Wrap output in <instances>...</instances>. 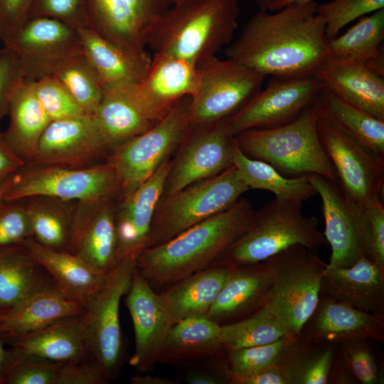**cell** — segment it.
<instances>
[{
	"label": "cell",
	"instance_id": "6da1fadb",
	"mask_svg": "<svg viewBox=\"0 0 384 384\" xmlns=\"http://www.w3.org/2000/svg\"><path fill=\"white\" fill-rule=\"evenodd\" d=\"M316 3L259 10L225 47L231 59L266 77H313L329 56L326 25Z\"/></svg>",
	"mask_w": 384,
	"mask_h": 384
},
{
	"label": "cell",
	"instance_id": "7a4b0ae2",
	"mask_svg": "<svg viewBox=\"0 0 384 384\" xmlns=\"http://www.w3.org/2000/svg\"><path fill=\"white\" fill-rule=\"evenodd\" d=\"M253 211L250 201L239 199L172 239L145 249L136 267L154 289L166 288L215 262L247 229Z\"/></svg>",
	"mask_w": 384,
	"mask_h": 384
},
{
	"label": "cell",
	"instance_id": "3957f363",
	"mask_svg": "<svg viewBox=\"0 0 384 384\" xmlns=\"http://www.w3.org/2000/svg\"><path fill=\"white\" fill-rule=\"evenodd\" d=\"M240 0H181L152 26L147 46L196 65L216 56L233 40Z\"/></svg>",
	"mask_w": 384,
	"mask_h": 384
},
{
	"label": "cell",
	"instance_id": "277c9868",
	"mask_svg": "<svg viewBox=\"0 0 384 384\" xmlns=\"http://www.w3.org/2000/svg\"><path fill=\"white\" fill-rule=\"evenodd\" d=\"M316 101L292 122L270 129H255L235 136L240 149L248 157L270 164L289 178L316 174L338 181L318 132Z\"/></svg>",
	"mask_w": 384,
	"mask_h": 384
},
{
	"label": "cell",
	"instance_id": "5b68a950",
	"mask_svg": "<svg viewBox=\"0 0 384 384\" xmlns=\"http://www.w3.org/2000/svg\"><path fill=\"white\" fill-rule=\"evenodd\" d=\"M327 244L315 216L304 215L302 205L274 199L254 210L247 229L217 260L249 265L294 245L315 252Z\"/></svg>",
	"mask_w": 384,
	"mask_h": 384
},
{
	"label": "cell",
	"instance_id": "8992f818",
	"mask_svg": "<svg viewBox=\"0 0 384 384\" xmlns=\"http://www.w3.org/2000/svg\"><path fill=\"white\" fill-rule=\"evenodd\" d=\"M265 261L271 284L263 306L292 335L299 336L319 302L321 279L327 263L301 245L287 247Z\"/></svg>",
	"mask_w": 384,
	"mask_h": 384
},
{
	"label": "cell",
	"instance_id": "52a82bcc",
	"mask_svg": "<svg viewBox=\"0 0 384 384\" xmlns=\"http://www.w3.org/2000/svg\"><path fill=\"white\" fill-rule=\"evenodd\" d=\"M248 190L233 165L161 200L152 220L149 247L162 244L228 209Z\"/></svg>",
	"mask_w": 384,
	"mask_h": 384
},
{
	"label": "cell",
	"instance_id": "ba28073f",
	"mask_svg": "<svg viewBox=\"0 0 384 384\" xmlns=\"http://www.w3.org/2000/svg\"><path fill=\"white\" fill-rule=\"evenodd\" d=\"M120 190L113 166H85L26 164L16 175L4 201L48 196L65 201H94L112 198Z\"/></svg>",
	"mask_w": 384,
	"mask_h": 384
},
{
	"label": "cell",
	"instance_id": "9c48e42d",
	"mask_svg": "<svg viewBox=\"0 0 384 384\" xmlns=\"http://www.w3.org/2000/svg\"><path fill=\"white\" fill-rule=\"evenodd\" d=\"M190 101L191 97L181 99L147 131L112 149L109 162L118 176L122 196L149 178L179 146L191 126Z\"/></svg>",
	"mask_w": 384,
	"mask_h": 384
},
{
	"label": "cell",
	"instance_id": "30bf717a",
	"mask_svg": "<svg viewBox=\"0 0 384 384\" xmlns=\"http://www.w3.org/2000/svg\"><path fill=\"white\" fill-rule=\"evenodd\" d=\"M197 67L198 84L189 107L191 126L230 117L260 90L265 78L231 59L217 55Z\"/></svg>",
	"mask_w": 384,
	"mask_h": 384
},
{
	"label": "cell",
	"instance_id": "8fae6325",
	"mask_svg": "<svg viewBox=\"0 0 384 384\" xmlns=\"http://www.w3.org/2000/svg\"><path fill=\"white\" fill-rule=\"evenodd\" d=\"M135 267L134 258L124 257L119 260L85 309L89 351L108 381L119 375L123 365L119 304L129 288Z\"/></svg>",
	"mask_w": 384,
	"mask_h": 384
},
{
	"label": "cell",
	"instance_id": "7c38bea8",
	"mask_svg": "<svg viewBox=\"0 0 384 384\" xmlns=\"http://www.w3.org/2000/svg\"><path fill=\"white\" fill-rule=\"evenodd\" d=\"M306 178L322 201L324 235L331 254L326 268L346 267L362 257L370 260L369 225L365 208L352 200L338 182L310 174Z\"/></svg>",
	"mask_w": 384,
	"mask_h": 384
},
{
	"label": "cell",
	"instance_id": "4fadbf2b",
	"mask_svg": "<svg viewBox=\"0 0 384 384\" xmlns=\"http://www.w3.org/2000/svg\"><path fill=\"white\" fill-rule=\"evenodd\" d=\"M318 132L343 191L364 208L383 202L384 159L320 114Z\"/></svg>",
	"mask_w": 384,
	"mask_h": 384
},
{
	"label": "cell",
	"instance_id": "5bb4252c",
	"mask_svg": "<svg viewBox=\"0 0 384 384\" xmlns=\"http://www.w3.org/2000/svg\"><path fill=\"white\" fill-rule=\"evenodd\" d=\"M235 136L227 119L190 126L176 159L171 161L161 200L233 166Z\"/></svg>",
	"mask_w": 384,
	"mask_h": 384
},
{
	"label": "cell",
	"instance_id": "9a60e30c",
	"mask_svg": "<svg viewBox=\"0 0 384 384\" xmlns=\"http://www.w3.org/2000/svg\"><path fill=\"white\" fill-rule=\"evenodd\" d=\"M17 57L25 78L53 75L70 60L83 54L77 28L57 19L32 17L4 45Z\"/></svg>",
	"mask_w": 384,
	"mask_h": 384
},
{
	"label": "cell",
	"instance_id": "2e32d148",
	"mask_svg": "<svg viewBox=\"0 0 384 384\" xmlns=\"http://www.w3.org/2000/svg\"><path fill=\"white\" fill-rule=\"evenodd\" d=\"M321 87L314 77L275 78L240 110L227 118L231 133L288 124L314 104Z\"/></svg>",
	"mask_w": 384,
	"mask_h": 384
},
{
	"label": "cell",
	"instance_id": "e0dca14e",
	"mask_svg": "<svg viewBox=\"0 0 384 384\" xmlns=\"http://www.w3.org/2000/svg\"><path fill=\"white\" fill-rule=\"evenodd\" d=\"M134 331V351L129 364L138 372L152 371L174 325L160 294L135 267L125 294Z\"/></svg>",
	"mask_w": 384,
	"mask_h": 384
},
{
	"label": "cell",
	"instance_id": "ac0fdd59",
	"mask_svg": "<svg viewBox=\"0 0 384 384\" xmlns=\"http://www.w3.org/2000/svg\"><path fill=\"white\" fill-rule=\"evenodd\" d=\"M110 149L94 117L85 114L50 121L29 164L85 166Z\"/></svg>",
	"mask_w": 384,
	"mask_h": 384
},
{
	"label": "cell",
	"instance_id": "d6986e66",
	"mask_svg": "<svg viewBox=\"0 0 384 384\" xmlns=\"http://www.w3.org/2000/svg\"><path fill=\"white\" fill-rule=\"evenodd\" d=\"M170 167L168 158L149 178L122 196L115 210L118 260L124 257L137 260L149 247L152 220Z\"/></svg>",
	"mask_w": 384,
	"mask_h": 384
},
{
	"label": "cell",
	"instance_id": "ffe728a7",
	"mask_svg": "<svg viewBox=\"0 0 384 384\" xmlns=\"http://www.w3.org/2000/svg\"><path fill=\"white\" fill-rule=\"evenodd\" d=\"M111 199L77 202L73 210L71 252L105 275L119 261Z\"/></svg>",
	"mask_w": 384,
	"mask_h": 384
},
{
	"label": "cell",
	"instance_id": "44dd1931",
	"mask_svg": "<svg viewBox=\"0 0 384 384\" xmlns=\"http://www.w3.org/2000/svg\"><path fill=\"white\" fill-rule=\"evenodd\" d=\"M339 345L353 340L384 342V314L370 313L319 295L317 305L299 336Z\"/></svg>",
	"mask_w": 384,
	"mask_h": 384
},
{
	"label": "cell",
	"instance_id": "7402d4cb",
	"mask_svg": "<svg viewBox=\"0 0 384 384\" xmlns=\"http://www.w3.org/2000/svg\"><path fill=\"white\" fill-rule=\"evenodd\" d=\"M198 84L196 65L175 56L154 53L149 68L137 86L143 107L156 121L181 99L191 97Z\"/></svg>",
	"mask_w": 384,
	"mask_h": 384
},
{
	"label": "cell",
	"instance_id": "603a6c76",
	"mask_svg": "<svg viewBox=\"0 0 384 384\" xmlns=\"http://www.w3.org/2000/svg\"><path fill=\"white\" fill-rule=\"evenodd\" d=\"M1 339L11 346V350L55 362L92 358L87 340L85 311L59 319L31 332Z\"/></svg>",
	"mask_w": 384,
	"mask_h": 384
},
{
	"label": "cell",
	"instance_id": "cb8c5ba5",
	"mask_svg": "<svg viewBox=\"0 0 384 384\" xmlns=\"http://www.w3.org/2000/svg\"><path fill=\"white\" fill-rule=\"evenodd\" d=\"M313 77L346 102L384 121V75L364 65L328 56Z\"/></svg>",
	"mask_w": 384,
	"mask_h": 384
},
{
	"label": "cell",
	"instance_id": "d4e9b609",
	"mask_svg": "<svg viewBox=\"0 0 384 384\" xmlns=\"http://www.w3.org/2000/svg\"><path fill=\"white\" fill-rule=\"evenodd\" d=\"M319 295L361 311L384 314V270L367 257L346 267H326Z\"/></svg>",
	"mask_w": 384,
	"mask_h": 384
},
{
	"label": "cell",
	"instance_id": "484cf974",
	"mask_svg": "<svg viewBox=\"0 0 384 384\" xmlns=\"http://www.w3.org/2000/svg\"><path fill=\"white\" fill-rule=\"evenodd\" d=\"M85 58L102 88L136 87L144 80L151 62L147 51L134 53L106 40L87 26L77 28Z\"/></svg>",
	"mask_w": 384,
	"mask_h": 384
},
{
	"label": "cell",
	"instance_id": "4316f807",
	"mask_svg": "<svg viewBox=\"0 0 384 384\" xmlns=\"http://www.w3.org/2000/svg\"><path fill=\"white\" fill-rule=\"evenodd\" d=\"M270 284V272L265 260L237 265L206 316L220 325L245 318L263 306Z\"/></svg>",
	"mask_w": 384,
	"mask_h": 384
},
{
	"label": "cell",
	"instance_id": "83f0119b",
	"mask_svg": "<svg viewBox=\"0 0 384 384\" xmlns=\"http://www.w3.org/2000/svg\"><path fill=\"white\" fill-rule=\"evenodd\" d=\"M236 265L216 260L160 293L174 324L187 317L206 316Z\"/></svg>",
	"mask_w": 384,
	"mask_h": 384
},
{
	"label": "cell",
	"instance_id": "f1b7e54d",
	"mask_svg": "<svg viewBox=\"0 0 384 384\" xmlns=\"http://www.w3.org/2000/svg\"><path fill=\"white\" fill-rule=\"evenodd\" d=\"M55 287L52 275L22 243L0 246V312Z\"/></svg>",
	"mask_w": 384,
	"mask_h": 384
},
{
	"label": "cell",
	"instance_id": "f546056e",
	"mask_svg": "<svg viewBox=\"0 0 384 384\" xmlns=\"http://www.w3.org/2000/svg\"><path fill=\"white\" fill-rule=\"evenodd\" d=\"M21 243L52 275L58 287L85 309L103 286L107 274L77 255L46 247L32 238Z\"/></svg>",
	"mask_w": 384,
	"mask_h": 384
},
{
	"label": "cell",
	"instance_id": "4dcf8cb0",
	"mask_svg": "<svg viewBox=\"0 0 384 384\" xmlns=\"http://www.w3.org/2000/svg\"><path fill=\"white\" fill-rule=\"evenodd\" d=\"M136 87L103 88V96L92 115L111 149L139 135L154 126L156 121L139 101Z\"/></svg>",
	"mask_w": 384,
	"mask_h": 384
},
{
	"label": "cell",
	"instance_id": "1f68e13d",
	"mask_svg": "<svg viewBox=\"0 0 384 384\" xmlns=\"http://www.w3.org/2000/svg\"><path fill=\"white\" fill-rule=\"evenodd\" d=\"M223 351L221 325L206 316H193L171 328L158 363L178 364L218 357Z\"/></svg>",
	"mask_w": 384,
	"mask_h": 384
},
{
	"label": "cell",
	"instance_id": "d6a6232c",
	"mask_svg": "<svg viewBox=\"0 0 384 384\" xmlns=\"http://www.w3.org/2000/svg\"><path fill=\"white\" fill-rule=\"evenodd\" d=\"M85 311L58 287L41 291L13 308L0 312V336L24 334L59 319Z\"/></svg>",
	"mask_w": 384,
	"mask_h": 384
},
{
	"label": "cell",
	"instance_id": "836d02e7",
	"mask_svg": "<svg viewBox=\"0 0 384 384\" xmlns=\"http://www.w3.org/2000/svg\"><path fill=\"white\" fill-rule=\"evenodd\" d=\"M9 124L0 138L26 164L35 157L39 140L50 122L37 98L33 80L26 78L12 97Z\"/></svg>",
	"mask_w": 384,
	"mask_h": 384
},
{
	"label": "cell",
	"instance_id": "e575fe53",
	"mask_svg": "<svg viewBox=\"0 0 384 384\" xmlns=\"http://www.w3.org/2000/svg\"><path fill=\"white\" fill-rule=\"evenodd\" d=\"M384 9L363 16L328 41L329 57L364 65L384 75Z\"/></svg>",
	"mask_w": 384,
	"mask_h": 384
},
{
	"label": "cell",
	"instance_id": "d590c367",
	"mask_svg": "<svg viewBox=\"0 0 384 384\" xmlns=\"http://www.w3.org/2000/svg\"><path fill=\"white\" fill-rule=\"evenodd\" d=\"M320 115L384 159V121L321 86L316 100Z\"/></svg>",
	"mask_w": 384,
	"mask_h": 384
},
{
	"label": "cell",
	"instance_id": "8d00e7d4",
	"mask_svg": "<svg viewBox=\"0 0 384 384\" xmlns=\"http://www.w3.org/2000/svg\"><path fill=\"white\" fill-rule=\"evenodd\" d=\"M233 165L239 177L249 189L266 190L275 199L289 203H302L316 195V191L306 176L286 177L270 164L246 156L235 139L233 149Z\"/></svg>",
	"mask_w": 384,
	"mask_h": 384
},
{
	"label": "cell",
	"instance_id": "74e56055",
	"mask_svg": "<svg viewBox=\"0 0 384 384\" xmlns=\"http://www.w3.org/2000/svg\"><path fill=\"white\" fill-rule=\"evenodd\" d=\"M32 238L40 244L71 252L73 210L65 201L48 196L24 199Z\"/></svg>",
	"mask_w": 384,
	"mask_h": 384
},
{
	"label": "cell",
	"instance_id": "f35d334b",
	"mask_svg": "<svg viewBox=\"0 0 384 384\" xmlns=\"http://www.w3.org/2000/svg\"><path fill=\"white\" fill-rule=\"evenodd\" d=\"M336 350V345L297 336L279 365L287 373L290 384H326Z\"/></svg>",
	"mask_w": 384,
	"mask_h": 384
},
{
	"label": "cell",
	"instance_id": "ab89813d",
	"mask_svg": "<svg viewBox=\"0 0 384 384\" xmlns=\"http://www.w3.org/2000/svg\"><path fill=\"white\" fill-rule=\"evenodd\" d=\"M371 341H373L353 340L337 345L329 383L383 384V370Z\"/></svg>",
	"mask_w": 384,
	"mask_h": 384
},
{
	"label": "cell",
	"instance_id": "60d3db41",
	"mask_svg": "<svg viewBox=\"0 0 384 384\" xmlns=\"http://www.w3.org/2000/svg\"><path fill=\"white\" fill-rule=\"evenodd\" d=\"M286 336L293 335L265 306L245 318L221 325V343L227 353L269 343Z\"/></svg>",
	"mask_w": 384,
	"mask_h": 384
},
{
	"label": "cell",
	"instance_id": "b9f144b4",
	"mask_svg": "<svg viewBox=\"0 0 384 384\" xmlns=\"http://www.w3.org/2000/svg\"><path fill=\"white\" fill-rule=\"evenodd\" d=\"M51 76L65 88L85 113L94 114L102 99L103 88L83 54L65 63Z\"/></svg>",
	"mask_w": 384,
	"mask_h": 384
},
{
	"label": "cell",
	"instance_id": "7bdbcfd3",
	"mask_svg": "<svg viewBox=\"0 0 384 384\" xmlns=\"http://www.w3.org/2000/svg\"><path fill=\"white\" fill-rule=\"evenodd\" d=\"M297 336H286L273 342L242 348L228 353L225 364L229 378H241L279 364Z\"/></svg>",
	"mask_w": 384,
	"mask_h": 384
},
{
	"label": "cell",
	"instance_id": "ee69618b",
	"mask_svg": "<svg viewBox=\"0 0 384 384\" xmlns=\"http://www.w3.org/2000/svg\"><path fill=\"white\" fill-rule=\"evenodd\" d=\"M2 384H55L60 362L10 350Z\"/></svg>",
	"mask_w": 384,
	"mask_h": 384
},
{
	"label": "cell",
	"instance_id": "f6af8a7d",
	"mask_svg": "<svg viewBox=\"0 0 384 384\" xmlns=\"http://www.w3.org/2000/svg\"><path fill=\"white\" fill-rule=\"evenodd\" d=\"M383 9L384 0H333L316 6L325 22L328 41L352 21Z\"/></svg>",
	"mask_w": 384,
	"mask_h": 384
},
{
	"label": "cell",
	"instance_id": "bcb514c9",
	"mask_svg": "<svg viewBox=\"0 0 384 384\" xmlns=\"http://www.w3.org/2000/svg\"><path fill=\"white\" fill-rule=\"evenodd\" d=\"M33 88L37 98L51 121L86 114L53 76L33 80Z\"/></svg>",
	"mask_w": 384,
	"mask_h": 384
},
{
	"label": "cell",
	"instance_id": "7dc6e473",
	"mask_svg": "<svg viewBox=\"0 0 384 384\" xmlns=\"http://www.w3.org/2000/svg\"><path fill=\"white\" fill-rule=\"evenodd\" d=\"M24 199L0 203V246L19 244L31 238Z\"/></svg>",
	"mask_w": 384,
	"mask_h": 384
},
{
	"label": "cell",
	"instance_id": "c3c4849f",
	"mask_svg": "<svg viewBox=\"0 0 384 384\" xmlns=\"http://www.w3.org/2000/svg\"><path fill=\"white\" fill-rule=\"evenodd\" d=\"M32 17L57 19L75 28L87 26L85 0H33Z\"/></svg>",
	"mask_w": 384,
	"mask_h": 384
},
{
	"label": "cell",
	"instance_id": "681fc988",
	"mask_svg": "<svg viewBox=\"0 0 384 384\" xmlns=\"http://www.w3.org/2000/svg\"><path fill=\"white\" fill-rule=\"evenodd\" d=\"M25 79L14 52L6 47L0 49V122L8 114L12 97Z\"/></svg>",
	"mask_w": 384,
	"mask_h": 384
},
{
	"label": "cell",
	"instance_id": "f907efd6",
	"mask_svg": "<svg viewBox=\"0 0 384 384\" xmlns=\"http://www.w3.org/2000/svg\"><path fill=\"white\" fill-rule=\"evenodd\" d=\"M107 381L97 363L90 358L60 363L55 384H105Z\"/></svg>",
	"mask_w": 384,
	"mask_h": 384
},
{
	"label": "cell",
	"instance_id": "816d5d0a",
	"mask_svg": "<svg viewBox=\"0 0 384 384\" xmlns=\"http://www.w3.org/2000/svg\"><path fill=\"white\" fill-rule=\"evenodd\" d=\"M33 0H0V41L4 45L18 33L30 16Z\"/></svg>",
	"mask_w": 384,
	"mask_h": 384
},
{
	"label": "cell",
	"instance_id": "f5cc1de1",
	"mask_svg": "<svg viewBox=\"0 0 384 384\" xmlns=\"http://www.w3.org/2000/svg\"><path fill=\"white\" fill-rule=\"evenodd\" d=\"M368 221L370 260L384 270V207L383 202L365 208Z\"/></svg>",
	"mask_w": 384,
	"mask_h": 384
},
{
	"label": "cell",
	"instance_id": "db71d44e",
	"mask_svg": "<svg viewBox=\"0 0 384 384\" xmlns=\"http://www.w3.org/2000/svg\"><path fill=\"white\" fill-rule=\"evenodd\" d=\"M184 381L188 384H223L230 383V378L225 363L211 361L189 369Z\"/></svg>",
	"mask_w": 384,
	"mask_h": 384
},
{
	"label": "cell",
	"instance_id": "11a10c76",
	"mask_svg": "<svg viewBox=\"0 0 384 384\" xmlns=\"http://www.w3.org/2000/svg\"><path fill=\"white\" fill-rule=\"evenodd\" d=\"M231 384H290L289 379L282 366L274 365L252 375L230 378Z\"/></svg>",
	"mask_w": 384,
	"mask_h": 384
},
{
	"label": "cell",
	"instance_id": "9f6ffc18",
	"mask_svg": "<svg viewBox=\"0 0 384 384\" xmlns=\"http://www.w3.org/2000/svg\"><path fill=\"white\" fill-rule=\"evenodd\" d=\"M26 164V162L0 138V186Z\"/></svg>",
	"mask_w": 384,
	"mask_h": 384
},
{
	"label": "cell",
	"instance_id": "6f0895ef",
	"mask_svg": "<svg viewBox=\"0 0 384 384\" xmlns=\"http://www.w3.org/2000/svg\"><path fill=\"white\" fill-rule=\"evenodd\" d=\"M131 384H176L175 380L150 375H136L131 378Z\"/></svg>",
	"mask_w": 384,
	"mask_h": 384
},
{
	"label": "cell",
	"instance_id": "680465c9",
	"mask_svg": "<svg viewBox=\"0 0 384 384\" xmlns=\"http://www.w3.org/2000/svg\"><path fill=\"white\" fill-rule=\"evenodd\" d=\"M10 352L6 351L2 344V339L0 336V384H2L3 376L9 360Z\"/></svg>",
	"mask_w": 384,
	"mask_h": 384
},
{
	"label": "cell",
	"instance_id": "91938a15",
	"mask_svg": "<svg viewBox=\"0 0 384 384\" xmlns=\"http://www.w3.org/2000/svg\"><path fill=\"white\" fill-rule=\"evenodd\" d=\"M315 0H276L270 7L269 11H275L279 9H281L287 6L294 4H304Z\"/></svg>",
	"mask_w": 384,
	"mask_h": 384
},
{
	"label": "cell",
	"instance_id": "94428289",
	"mask_svg": "<svg viewBox=\"0 0 384 384\" xmlns=\"http://www.w3.org/2000/svg\"><path fill=\"white\" fill-rule=\"evenodd\" d=\"M16 174L9 178L6 181L0 186V203L4 201L6 193L11 187Z\"/></svg>",
	"mask_w": 384,
	"mask_h": 384
},
{
	"label": "cell",
	"instance_id": "6125c7cd",
	"mask_svg": "<svg viewBox=\"0 0 384 384\" xmlns=\"http://www.w3.org/2000/svg\"><path fill=\"white\" fill-rule=\"evenodd\" d=\"M253 1L259 7V10L268 11L270 6L276 0H253Z\"/></svg>",
	"mask_w": 384,
	"mask_h": 384
},
{
	"label": "cell",
	"instance_id": "be15d7a7",
	"mask_svg": "<svg viewBox=\"0 0 384 384\" xmlns=\"http://www.w3.org/2000/svg\"><path fill=\"white\" fill-rule=\"evenodd\" d=\"M181 0H174V3L178 2Z\"/></svg>",
	"mask_w": 384,
	"mask_h": 384
}]
</instances>
